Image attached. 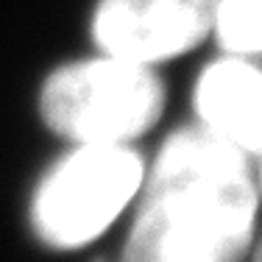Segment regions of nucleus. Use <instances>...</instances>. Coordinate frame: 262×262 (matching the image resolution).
Returning a JSON list of instances; mask_svg holds the SVG:
<instances>
[{"label": "nucleus", "mask_w": 262, "mask_h": 262, "mask_svg": "<svg viewBox=\"0 0 262 262\" xmlns=\"http://www.w3.org/2000/svg\"><path fill=\"white\" fill-rule=\"evenodd\" d=\"M248 159L195 123L167 134L145 165L123 262H237L259 201Z\"/></svg>", "instance_id": "f257e3e1"}, {"label": "nucleus", "mask_w": 262, "mask_h": 262, "mask_svg": "<svg viewBox=\"0 0 262 262\" xmlns=\"http://www.w3.org/2000/svg\"><path fill=\"white\" fill-rule=\"evenodd\" d=\"M167 103L157 67L109 53L64 61L39 84V120L70 142H134L159 123Z\"/></svg>", "instance_id": "f03ea898"}, {"label": "nucleus", "mask_w": 262, "mask_h": 262, "mask_svg": "<svg viewBox=\"0 0 262 262\" xmlns=\"http://www.w3.org/2000/svg\"><path fill=\"white\" fill-rule=\"evenodd\" d=\"M142 176L145 162L131 142H73L36 184L31 226L51 248H81L126 212Z\"/></svg>", "instance_id": "7ed1b4c3"}, {"label": "nucleus", "mask_w": 262, "mask_h": 262, "mask_svg": "<svg viewBox=\"0 0 262 262\" xmlns=\"http://www.w3.org/2000/svg\"><path fill=\"white\" fill-rule=\"evenodd\" d=\"M215 0H95L90 42L134 64L159 67L212 36Z\"/></svg>", "instance_id": "20e7f679"}, {"label": "nucleus", "mask_w": 262, "mask_h": 262, "mask_svg": "<svg viewBox=\"0 0 262 262\" xmlns=\"http://www.w3.org/2000/svg\"><path fill=\"white\" fill-rule=\"evenodd\" d=\"M195 126L246 157L262 154V67L257 59L223 53L201 67L192 86Z\"/></svg>", "instance_id": "39448f33"}, {"label": "nucleus", "mask_w": 262, "mask_h": 262, "mask_svg": "<svg viewBox=\"0 0 262 262\" xmlns=\"http://www.w3.org/2000/svg\"><path fill=\"white\" fill-rule=\"evenodd\" d=\"M212 39L223 53L262 56V0H215Z\"/></svg>", "instance_id": "423d86ee"}, {"label": "nucleus", "mask_w": 262, "mask_h": 262, "mask_svg": "<svg viewBox=\"0 0 262 262\" xmlns=\"http://www.w3.org/2000/svg\"><path fill=\"white\" fill-rule=\"evenodd\" d=\"M259 159H262V154H259ZM259 187H262V162H259Z\"/></svg>", "instance_id": "0eeeda50"}]
</instances>
